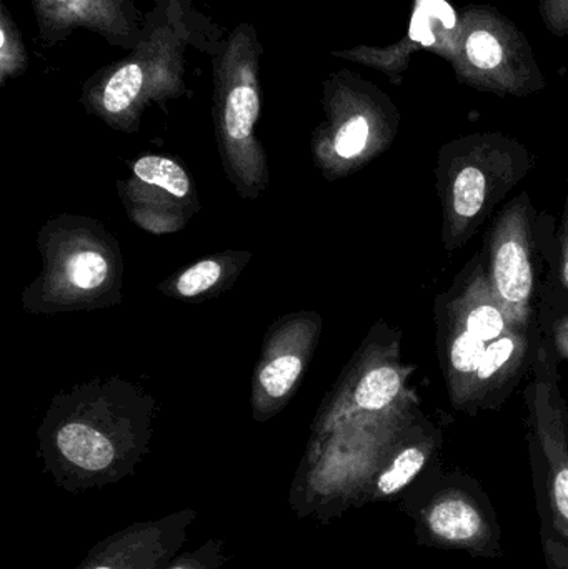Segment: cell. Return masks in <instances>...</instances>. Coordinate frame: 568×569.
I'll return each mask as SVG.
<instances>
[{
    "instance_id": "44dd1931",
    "label": "cell",
    "mask_w": 568,
    "mask_h": 569,
    "mask_svg": "<svg viewBox=\"0 0 568 569\" xmlns=\"http://www.w3.org/2000/svg\"><path fill=\"white\" fill-rule=\"evenodd\" d=\"M227 273L229 269H227L226 259L209 257L183 270L173 279L172 284H166V287L170 288V295L180 300H193V298L206 297L220 287L226 282Z\"/></svg>"
},
{
    "instance_id": "9a60e30c",
    "label": "cell",
    "mask_w": 568,
    "mask_h": 569,
    "mask_svg": "<svg viewBox=\"0 0 568 569\" xmlns=\"http://www.w3.org/2000/svg\"><path fill=\"white\" fill-rule=\"evenodd\" d=\"M436 307L487 343L510 330L506 311L490 282L484 252L464 267L450 290L437 298Z\"/></svg>"
},
{
    "instance_id": "d4e9b609",
    "label": "cell",
    "mask_w": 568,
    "mask_h": 569,
    "mask_svg": "<svg viewBox=\"0 0 568 569\" xmlns=\"http://www.w3.org/2000/svg\"><path fill=\"white\" fill-rule=\"evenodd\" d=\"M96 569H109V568H96Z\"/></svg>"
},
{
    "instance_id": "d6986e66",
    "label": "cell",
    "mask_w": 568,
    "mask_h": 569,
    "mask_svg": "<svg viewBox=\"0 0 568 569\" xmlns=\"http://www.w3.org/2000/svg\"><path fill=\"white\" fill-rule=\"evenodd\" d=\"M56 447L67 461L87 471L106 470L116 458L109 435L93 427L89 418H70L60 425Z\"/></svg>"
},
{
    "instance_id": "7c38bea8",
    "label": "cell",
    "mask_w": 568,
    "mask_h": 569,
    "mask_svg": "<svg viewBox=\"0 0 568 569\" xmlns=\"http://www.w3.org/2000/svg\"><path fill=\"white\" fill-rule=\"evenodd\" d=\"M409 371L400 360L399 333L377 328L360 350L359 360L340 395V415L366 418L389 410L409 391Z\"/></svg>"
},
{
    "instance_id": "277c9868",
    "label": "cell",
    "mask_w": 568,
    "mask_h": 569,
    "mask_svg": "<svg viewBox=\"0 0 568 569\" xmlns=\"http://www.w3.org/2000/svg\"><path fill=\"white\" fill-rule=\"evenodd\" d=\"M263 46L252 23H239L213 57V122L223 166L242 196L256 197L267 182L266 153L256 137L260 116Z\"/></svg>"
},
{
    "instance_id": "2e32d148",
    "label": "cell",
    "mask_w": 568,
    "mask_h": 569,
    "mask_svg": "<svg viewBox=\"0 0 568 569\" xmlns=\"http://www.w3.org/2000/svg\"><path fill=\"white\" fill-rule=\"evenodd\" d=\"M437 348L446 380L447 397L457 411H464L474 375L487 350V341L436 307Z\"/></svg>"
},
{
    "instance_id": "ac0fdd59",
    "label": "cell",
    "mask_w": 568,
    "mask_h": 569,
    "mask_svg": "<svg viewBox=\"0 0 568 569\" xmlns=\"http://www.w3.org/2000/svg\"><path fill=\"white\" fill-rule=\"evenodd\" d=\"M442 445V433L426 417L412 428L372 485L376 500L406 491L430 465Z\"/></svg>"
},
{
    "instance_id": "8992f818",
    "label": "cell",
    "mask_w": 568,
    "mask_h": 569,
    "mask_svg": "<svg viewBox=\"0 0 568 569\" xmlns=\"http://www.w3.org/2000/svg\"><path fill=\"white\" fill-rule=\"evenodd\" d=\"M407 491L402 510L412 518L420 547L489 560L504 557L502 528L476 478L432 463Z\"/></svg>"
},
{
    "instance_id": "ffe728a7",
    "label": "cell",
    "mask_w": 568,
    "mask_h": 569,
    "mask_svg": "<svg viewBox=\"0 0 568 569\" xmlns=\"http://www.w3.org/2000/svg\"><path fill=\"white\" fill-rule=\"evenodd\" d=\"M556 257V253H554ZM554 257L547 267L546 280L537 308L536 327L549 337L560 363H568V290L554 272Z\"/></svg>"
},
{
    "instance_id": "4fadbf2b",
    "label": "cell",
    "mask_w": 568,
    "mask_h": 569,
    "mask_svg": "<svg viewBox=\"0 0 568 569\" xmlns=\"http://www.w3.org/2000/svg\"><path fill=\"white\" fill-rule=\"evenodd\" d=\"M319 318L310 321L306 315L289 317L270 338L253 377L252 403L259 410H277L286 403L309 363L310 351L317 341Z\"/></svg>"
},
{
    "instance_id": "cb8c5ba5",
    "label": "cell",
    "mask_w": 568,
    "mask_h": 569,
    "mask_svg": "<svg viewBox=\"0 0 568 569\" xmlns=\"http://www.w3.org/2000/svg\"><path fill=\"white\" fill-rule=\"evenodd\" d=\"M554 272L557 279L568 290V182L567 197L564 203L562 222L557 230L556 257H554Z\"/></svg>"
},
{
    "instance_id": "52a82bcc",
    "label": "cell",
    "mask_w": 568,
    "mask_h": 569,
    "mask_svg": "<svg viewBox=\"0 0 568 569\" xmlns=\"http://www.w3.org/2000/svg\"><path fill=\"white\" fill-rule=\"evenodd\" d=\"M552 217L537 213L529 192L519 193L500 210L486 239L490 282L506 311L510 330L532 331L542 293V272L556 253Z\"/></svg>"
},
{
    "instance_id": "5b68a950",
    "label": "cell",
    "mask_w": 568,
    "mask_h": 569,
    "mask_svg": "<svg viewBox=\"0 0 568 569\" xmlns=\"http://www.w3.org/2000/svg\"><path fill=\"white\" fill-rule=\"evenodd\" d=\"M444 60L460 83L479 92L524 99L547 89L529 37L489 3L459 10V26Z\"/></svg>"
},
{
    "instance_id": "603a6c76",
    "label": "cell",
    "mask_w": 568,
    "mask_h": 569,
    "mask_svg": "<svg viewBox=\"0 0 568 569\" xmlns=\"http://www.w3.org/2000/svg\"><path fill=\"white\" fill-rule=\"evenodd\" d=\"M544 27L557 39H568V0H539Z\"/></svg>"
},
{
    "instance_id": "484cf974",
    "label": "cell",
    "mask_w": 568,
    "mask_h": 569,
    "mask_svg": "<svg viewBox=\"0 0 568 569\" xmlns=\"http://www.w3.org/2000/svg\"><path fill=\"white\" fill-rule=\"evenodd\" d=\"M176 569H183V568H176Z\"/></svg>"
},
{
    "instance_id": "3957f363",
    "label": "cell",
    "mask_w": 568,
    "mask_h": 569,
    "mask_svg": "<svg viewBox=\"0 0 568 569\" xmlns=\"http://www.w3.org/2000/svg\"><path fill=\"white\" fill-rule=\"evenodd\" d=\"M559 365L549 337L534 328L527 440L547 569H568V407L560 393Z\"/></svg>"
},
{
    "instance_id": "9c48e42d",
    "label": "cell",
    "mask_w": 568,
    "mask_h": 569,
    "mask_svg": "<svg viewBox=\"0 0 568 569\" xmlns=\"http://www.w3.org/2000/svg\"><path fill=\"white\" fill-rule=\"evenodd\" d=\"M96 227L82 220L80 230L70 229L67 236L43 243L46 269L32 287L40 288L39 310L53 313L109 303L107 298L119 288L122 263L116 242Z\"/></svg>"
},
{
    "instance_id": "8fae6325",
    "label": "cell",
    "mask_w": 568,
    "mask_h": 569,
    "mask_svg": "<svg viewBox=\"0 0 568 569\" xmlns=\"http://www.w3.org/2000/svg\"><path fill=\"white\" fill-rule=\"evenodd\" d=\"M459 26V10L450 0H412L406 36L386 47L357 46L333 50L332 56L383 73L393 86H402L417 52L436 53L444 59Z\"/></svg>"
},
{
    "instance_id": "6da1fadb",
    "label": "cell",
    "mask_w": 568,
    "mask_h": 569,
    "mask_svg": "<svg viewBox=\"0 0 568 569\" xmlns=\"http://www.w3.org/2000/svg\"><path fill=\"white\" fill-rule=\"evenodd\" d=\"M226 46L222 29L197 10L193 0H156L136 49L83 83V107L113 129L136 132L150 103L187 92L189 49L217 57Z\"/></svg>"
},
{
    "instance_id": "e0dca14e",
    "label": "cell",
    "mask_w": 568,
    "mask_h": 569,
    "mask_svg": "<svg viewBox=\"0 0 568 569\" xmlns=\"http://www.w3.org/2000/svg\"><path fill=\"white\" fill-rule=\"evenodd\" d=\"M129 187L132 203L149 199L147 206L153 207L159 206L160 199L172 232L179 229L173 223V220L179 219L173 216V206L179 207L186 213L187 207L196 206V196H193L192 180H190L189 173L177 160L169 159V157L143 156L137 159L132 163V180H130Z\"/></svg>"
},
{
    "instance_id": "30bf717a",
    "label": "cell",
    "mask_w": 568,
    "mask_h": 569,
    "mask_svg": "<svg viewBox=\"0 0 568 569\" xmlns=\"http://www.w3.org/2000/svg\"><path fill=\"white\" fill-rule=\"evenodd\" d=\"M39 40L46 47L69 39L77 29L102 37L109 46L132 52L142 39L146 13L133 0H30Z\"/></svg>"
},
{
    "instance_id": "7a4b0ae2",
    "label": "cell",
    "mask_w": 568,
    "mask_h": 569,
    "mask_svg": "<svg viewBox=\"0 0 568 569\" xmlns=\"http://www.w3.org/2000/svg\"><path fill=\"white\" fill-rule=\"evenodd\" d=\"M536 166L530 150L502 132H476L444 143L436 166L447 252L462 249Z\"/></svg>"
},
{
    "instance_id": "ba28073f",
    "label": "cell",
    "mask_w": 568,
    "mask_h": 569,
    "mask_svg": "<svg viewBox=\"0 0 568 569\" xmlns=\"http://www.w3.org/2000/svg\"><path fill=\"white\" fill-rule=\"evenodd\" d=\"M322 106L326 120L313 133V150L323 169L340 176L386 152L399 133L396 102L352 70L323 82Z\"/></svg>"
},
{
    "instance_id": "5bb4252c",
    "label": "cell",
    "mask_w": 568,
    "mask_h": 569,
    "mask_svg": "<svg viewBox=\"0 0 568 569\" xmlns=\"http://www.w3.org/2000/svg\"><path fill=\"white\" fill-rule=\"evenodd\" d=\"M534 330H507L487 345L482 361L474 375L464 413L497 410L516 390L532 361Z\"/></svg>"
},
{
    "instance_id": "7402d4cb",
    "label": "cell",
    "mask_w": 568,
    "mask_h": 569,
    "mask_svg": "<svg viewBox=\"0 0 568 569\" xmlns=\"http://www.w3.org/2000/svg\"><path fill=\"white\" fill-rule=\"evenodd\" d=\"M29 69V52L9 7L0 3V86Z\"/></svg>"
}]
</instances>
